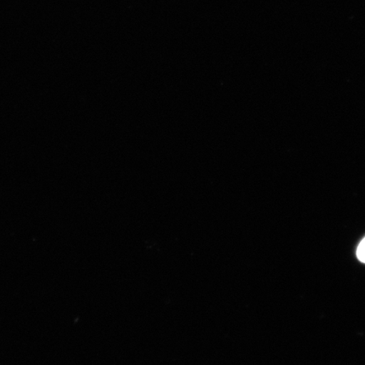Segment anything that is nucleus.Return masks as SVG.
<instances>
[{"label": "nucleus", "instance_id": "obj_1", "mask_svg": "<svg viewBox=\"0 0 365 365\" xmlns=\"http://www.w3.org/2000/svg\"><path fill=\"white\" fill-rule=\"evenodd\" d=\"M357 257L360 262L365 263V238L360 242L358 246Z\"/></svg>", "mask_w": 365, "mask_h": 365}]
</instances>
